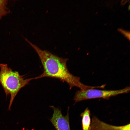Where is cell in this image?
Here are the masks:
<instances>
[{
  "mask_svg": "<svg viewBox=\"0 0 130 130\" xmlns=\"http://www.w3.org/2000/svg\"><path fill=\"white\" fill-rule=\"evenodd\" d=\"M53 110L52 117L50 121L56 130H71L69 121V110L68 108L67 115L62 114L61 110L53 106H50Z\"/></svg>",
  "mask_w": 130,
  "mask_h": 130,
  "instance_id": "277c9868",
  "label": "cell"
},
{
  "mask_svg": "<svg viewBox=\"0 0 130 130\" xmlns=\"http://www.w3.org/2000/svg\"><path fill=\"white\" fill-rule=\"evenodd\" d=\"M130 5H129L128 7V9L129 10H130Z\"/></svg>",
  "mask_w": 130,
  "mask_h": 130,
  "instance_id": "30bf717a",
  "label": "cell"
},
{
  "mask_svg": "<svg viewBox=\"0 0 130 130\" xmlns=\"http://www.w3.org/2000/svg\"><path fill=\"white\" fill-rule=\"evenodd\" d=\"M0 83L6 96L10 95L8 110H11V106L17 94L23 87L29 84V82L36 77L25 79L23 76L18 72L13 71L8 67L7 64H0Z\"/></svg>",
  "mask_w": 130,
  "mask_h": 130,
  "instance_id": "7a4b0ae2",
  "label": "cell"
},
{
  "mask_svg": "<svg viewBox=\"0 0 130 130\" xmlns=\"http://www.w3.org/2000/svg\"><path fill=\"white\" fill-rule=\"evenodd\" d=\"M80 116L82 118V126L83 130H90L91 121L90 111L87 108L84 112L82 113Z\"/></svg>",
  "mask_w": 130,
  "mask_h": 130,
  "instance_id": "8992f818",
  "label": "cell"
},
{
  "mask_svg": "<svg viewBox=\"0 0 130 130\" xmlns=\"http://www.w3.org/2000/svg\"><path fill=\"white\" fill-rule=\"evenodd\" d=\"M25 40L37 53L43 67V72L36 77V79L46 77L57 78L67 83L70 89L73 87H78L80 90L96 88L95 86L84 84L80 81L79 77L75 76L70 72L67 65V59L43 50L27 39Z\"/></svg>",
  "mask_w": 130,
  "mask_h": 130,
  "instance_id": "6da1fadb",
  "label": "cell"
},
{
  "mask_svg": "<svg viewBox=\"0 0 130 130\" xmlns=\"http://www.w3.org/2000/svg\"><path fill=\"white\" fill-rule=\"evenodd\" d=\"M130 124L120 126L110 125L94 117L92 119L90 130H130Z\"/></svg>",
  "mask_w": 130,
  "mask_h": 130,
  "instance_id": "5b68a950",
  "label": "cell"
},
{
  "mask_svg": "<svg viewBox=\"0 0 130 130\" xmlns=\"http://www.w3.org/2000/svg\"><path fill=\"white\" fill-rule=\"evenodd\" d=\"M118 31L123 34L130 40V33L129 32L124 31L121 29H119Z\"/></svg>",
  "mask_w": 130,
  "mask_h": 130,
  "instance_id": "ba28073f",
  "label": "cell"
},
{
  "mask_svg": "<svg viewBox=\"0 0 130 130\" xmlns=\"http://www.w3.org/2000/svg\"><path fill=\"white\" fill-rule=\"evenodd\" d=\"M7 3V0H0V20L10 12L6 6Z\"/></svg>",
  "mask_w": 130,
  "mask_h": 130,
  "instance_id": "52a82bcc",
  "label": "cell"
},
{
  "mask_svg": "<svg viewBox=\"0 0 130 130\" xmlns=\"http://www.w3.org/2000/svg\"><path fill=\"white\" fill-rule=\"evenodd\" d=\"M128 1V0H124V2H123V0H122L121 2V4L123 5H124L127 2V1Z\"/></svg>",
  "mask_w": 130,
  "mask_h": 130,
  "instance_id": "9c48e42d",
  "label": "cell"
},
{
  "mask_svg": "<svg viewBox=\"0 0 130 130\" xmlns=\"http://www.w3.org/2000/svg\"><path fill=\"white\" fill-rule=\"evenodd\" d=\"M130 87L127 86L121 89L116 90H101L91 88L80 90L76 91L74 98L75 103L87 99L97 98L107 99L113 96L129 93Z\"/></svg>",
  "mask_w": 130,
  "mask_h": 130,
  "instance_id": "3957f363",
  "label": "cell"
}]
</instances>
